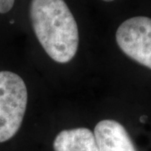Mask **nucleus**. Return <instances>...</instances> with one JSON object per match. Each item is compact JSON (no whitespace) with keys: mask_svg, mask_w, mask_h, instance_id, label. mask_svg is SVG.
Returning a JSON list of instances; mask_svg holds the SVG:
<instances>
[{"mask_svg":"<svg viewBox=\"0 0 151 151\" xmlns=\"http://www.w3.org/2000/svg\"><path fill=\"white\" fill-rule=\"evenodd\" d=\"M116 41L130 59L151 69V18L136 16L123 22L116 31Z\"/></svg>","mask_w":151,"mask_h":151,"instance_id":"7ed1b4c3","label":"nucleus"},{"mask_svg":"<svg viewBox=\"0 0 151 151\" xmlns=\"http://www.w3.org/2000/svg\"><path fill=\"white\" fill-rule=\"evenodd\" d=\"M53 147L55 151H99L93 133L86 128L60 131Z\"/></svg>","mask_w":151,"mask_h":151,"instance_id":"39448f33","label":"nucleus"},{"mask_svg":"<svg viewBox=\"0 0 151 151\" xmlns=\"http://www.w3.org/2000/svg\"><path fill=\"white\" fill-rule=\"evenodd\" d=\"M15 0H0V14H6L13 9Z\"/></svg>","mask_w":151,"mask_h":151,"instance_id":"423d86ee","label":"nucleus"},{"mask_svg":"<svg viewBox=\"0 0 151 151\" xmlns=\"http://www.w3.org/2000/svg\"><path fill=\"white\" fill-rule=\"evenodd\" d=\"M29 17L35 36L51 59L67 63L74 58L79 32L75 18L64 0H32Z\"/></svg>","mask_w":151,"mask_h":151,"instance_id":"f257e3e1","label":"nucleus"},{"mask_svg":"<svg viewBox=\"0 0 151 151\" xmlns=\"http://www.w3.org/2000/svg\"><path fill=\"white\" fill-rule=\"evenodd\" d=\"M93 134L99 151H137L127 130L118 121H100Z\"/></svg>","mask_w":151,"mask_h":151,"instance_id":"20e7f679","label":"nucleus"},{"mask_svg":"<svg viewBox=\"0 0 151 151\" xmlns=\"http://www.w3.org/2000/svg\"><path fill=\"white\" fill-rule=\"evenodd\" d=\"M103 1H104V2H113L114 0H103Z\"/></svg>","mask_w":151,"mask_h":151,"instance_id":"0eeeda50","label":"nucleus"},{"mask_svg":"<svg viewBox=\"0 0 151 151\" xmlns=\"http://www.w3.org/2000/svg\"><path fill=\"white\" fill-rule=\"evenodd\" d=\"M28 92L24 80L11 71H0V143L9 140L21 127Z\"/></svg>","mask_w":151,"mask_h":151,"instance_id":"f03ea898","label":"nucleus"}]
</instances>
